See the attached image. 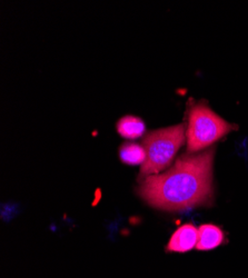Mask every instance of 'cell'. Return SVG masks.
Masks as SVG:
<instances>
[{
  "mask_svg": "<svg viewBox=\"0 0 248 278\" xmlns=\"http://www.w3.org/2000/svg\"><path fill=\"white\" fill-rule=\"evenodd\" d=\"M232 123L218 116L208 107L206 103L195 104L189 110L187 151L195 153L202 151L234 129Z\"/></svg>",
  "mask_w": 248,
  "mask_h": 278,
  "instance_id": "obj_3",
  "label": "cell"
},
{
  "mask_svg": "<svg viewBox=\"0 0 248 278\" xmlns=\"http://www.w3.org/2000/svg\"><path fill=\"white\" fill-rule=\"evenodd\" d=\"M224 240V233L219 227L211 224H205L198 229V240L196 248L209 250L219 246Z\"/></svg>",
  "mask_w": 248,
  "mask_h": 278,
  "instance_id": "obj_5",
  "label": "cell"
},
{
  "mask_svg": "<svg viewBox=\"0 0 248 278\" xmlns=\"http://www.w3.org/2000/svg\"><path fill=\"white\" fill-rule=\"evenodd\" d=\"M212 159L214 149L181 156L166 173L144 178L139 195L149 205L164 210L210 205Z\"/></svg>",
  "mask_w": 248,
  "mask_h": 278,
  "instance_id": "obj_1",
  "label": "cell"
},
{
  "mask_svg": "<svg viewBox=\"0 0 248 278\" xmlns=\"http://www.w3.org/2000/svg\"><path fill=\"white\" fill-rule=\"evenodd\" d=\"M146 129L145 122L141 118L135 116H125L117 122V130L123 137L128 139H135L144 135Z\"/></svg>",
  "mask_w": 248,
  "mask_h": 278,
  "instance_id": "obj_6",
  "label": "cell"
},
{
  "mask_svg": "<svg viewBox=\"0 0 248 278\" xmlns=\"http://www.w3.org/2000/svg\"><path fill=\"white\" fill-rule=\"evenodd\" d=\"M185 123L171 126L163 129L149 131L143 139L146 151V161L141 165L139 177L146 178L158 175L170 165L176 153L185 140Z\"/></svg>",
  "mask_w": 248,
  "mask_h": 278,
  "instance_id": "obj_2",
  "label": "cell"
},
{
  "mask_svg": "<svg viewBox=\"0 0 248 278\" xmlns=\"http://www.w3.org/2000/svg\"><path fill=\"white\" fill-rule=\"evenodd\" d=\"M198 240V229L190 224L180 226L172 234L169 242L167 245L168 251L185 253L196 247Z\"/></svg>",
  "mask_w": 248,
  "mask_h": 278,
  "instance_id": "obj_4",
  "label": "cell"
},
{
  "mask_svg": "<svg viewBox=\"0 0 248 278\" xmlns=\"http://www.w3.org/2000/svg\"><path fill=\"white\" fill-rule=\"evenodd\" d=\"M119 156L122 161L128 165H143L146 161V151L143 146L137 144L126 143L123 144L119 149Z\"/></svg>",
  "mask_w": 248,
  "mask_h": 278,
  "instance_id": "obj_7",
  "label": "cell"
}]
</instances>
